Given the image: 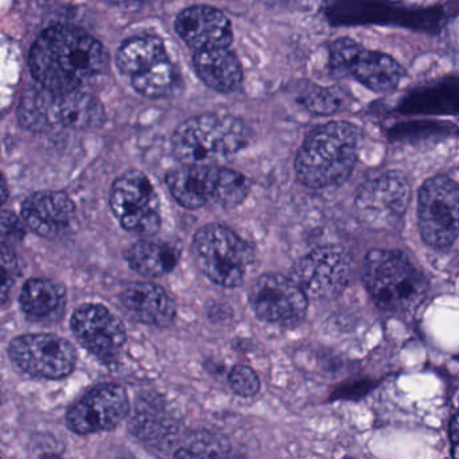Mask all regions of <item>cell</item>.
<instances>
[{
    "instance_id": "cell-22",
    "label": "cell",
    "mask_w": 459,
    "mask_h": 459,
    "mask_svg": "<svg viewBox=\"0 0 459 459\" xmlns=\"http://www.w3.org/2000/svg\"><path fill=\"white\" fill-rule=\"evenodd\" d=\"M65 291L49 279H30L21 292V306L30 318L45 319L63 307Z\"/></svg>"
},
{
    "instance_id": "cell-31",
    "label": "cell",
    "mask_w": 459,
    "mask_h": 459,
    "mask_svg": "<svg viewBox=\"0 0 459 459\" xmlns=\"http://www.w3.org/2000/svg\"><path fill=\"white\" fill-rule=\"evenodd\" d=\"M450 437L451 442L454 445V450H455L456 440H458V418H456V415L453 416L450 421Z\"/></svg>"
},
{
    "instance_id": "cell-30",
    "label": "cell",
    "mask_w": 459,
    "mask_h": 459,
    "mask_svg": "<svg viewBox=\"0 0 459 459\" xmlns=\"http://www.w3.org/2000/svg\"><path fill=\"white\" fill-rule=\"evenodd\" d=\"M230 383L233 391L240 396H254L260 389V380L256 372L246 365L233 368L230 375Z\"/></svg>"
},
{
    "instance_id": "cell-32",
    "label": "cell",
    "mask_w": 459,
    "mask_h": 459,
    "mask_svg": "<svg viewBox=\"0 0 459 459\" xmlns=\"http://www.w3.org/2000/svg\"><path fill=\"white\" fill-rule=\"evenodd\" d=\"M7 197H9V187L4 177L0 176V206L6 203Z\"/></svg>"
},
{
    "instance_id": "cell-14",
    "label": "cell",
    "mask_w": 459,
    "mask_h": 459,
    "mask_svg": "<svg viewBox=\"0 0 459 459\" xmlns=\"http://www.w3.org/2000/svg\"><path fill=\"white\" fill-rule=\"evenodd\" d=\"M255 314L270 324L292 326L302 321L307 310V297L300 287L283 275L260 276L249 290Z\"/></svg>"
},
{
    "instance_id": "cell-1",
    "label": "cell",
    "mask_w": 459,
    "mask_h": 459,
    "mask_svg": "<svg viewBox=\"0 0 459 459\" xmlns=\"http://www.w3.org/2000/svg\"><path fill=\"white\" fill-rule=\"evenodd\" d=\"M30 66L39 87L52 92H71L82 90L106 72L108 53L85 31L55 26L37 39Z\"/></svg>"
},
{
    "instance_id": "cell-18",
    "label": "cell",
    "mask_w": 459,
    "mask_h": 459,
    "mask_svg": "<svg viewBox=\"0 0 459 459\" xmlns=\"http://www.w3.org/2000/svg\"><path fill=\"white\" fill-rule=\"evenodd\" d=\"M128 316L142 324L166 327L173 322L176 306L162 287L152 283L130 284L120 295Z\"/></svg>"
},
{
    "instance_id": "cell-26",
    "label": "cell",
    "mask_w": 459,
    "mask_h": 459,
    "mask_svg": "<svg viewBox=\"0 0 459 459\" xmlns=\"http://www.w3.org/2000/svg\"><path fill=\"white\" fill-rule=\"evenodd\" d=\"M249 192V181L238 171L219 168L213 201L222 208H235L240 205Z\"/></svg>"
},
{
    "instance_id": "cell-7",
    "label": "cell",
    "mask_w": 459,
    "mask_h": 459,
    "mask_svg": "<svg viewBox=\"0 0 459 459\" xmlns=\"http://www.w3.org/2000/svg\"><path fill=\"white\" fill-rule=\"evenodd\" d=\"M458 185L446 176L424 182L419 192V230L427 246L446 249L458 236Z\"/></svg>"
},
{
    "instance_id": "cell-27",
    "label": "cell",
    "mask_w": 459,
    "mask_h": 459,
    "mask_svg": "<svg viewBox=\"0 0 459 459\" xmlns=\"http://www.w3.org/2000/svg\"><path fill=\"white\" fill-rule=\"evenodd\" d=\"M228 455H230V447L227 440L206 431L193 435L187 445L174 454L177 458H221Z\"/></svg>"
},
{
    "instance_id": "cell-15",
    "label": "cell",
    "mask_w": 459,
    "mask_h": 459,
    "mask_svg": "<svg viewBox=\"0 0 459 459\" xmlns=\"http://www.w3.org/2000/svg\"><path fill=\"white\" fill-rule=\"evenodd\" d=\"M72 329L80 343L104 361L117 357L127 338L123 322L96 303H88L74 311Z\"/></svg>"
},
{
    "instance_id": "cell-29",
    "label": "cell",
    "mask_w": 459,
    "mask_h": 459,
    "mask_svg": "<svg viewBox=\"0 0 459 459\" xmlns=\"http://www.w3.org/2000/svg\"><path fill=\"white\" fill-rule=\"evenodd\" d=\"M26 230L22 220L10 211L0 212V246L12 247L25 238Z\"/></svg>"
},
{
    "instance_id": "cell-5",
    "label": "cell",
    "mask_w": 459,
    "mask_h": 459,
    "mask_svg": "<svg viewBox=\"0 0 459 459\" xmlns=\"http://www.w3.org/2000/svg\"><path fill=\"white\" fill-rule=\"evenodd\" d=\"M20 115L23 125L36 131L60 126L92 130L106 122V112L100 101L82 90L52 92L42 88L33 91L23 98Z\"/></svg>"
},
{
    "instance_id": "cell-6",
    "label": "cell",
    "mask_w": 459,
    "mask_h": 459,
    "mask_svg": "<svg viewBox=\"0 0 459 459\" xmlns=\"http://www.w3.org/2000/svg\"><path fill=\"white\" fill-rule=\"evenodd\" d=\"M200 270L222 287H238L254 263V249L230 228L220 224L201 228L193 241Z\"/></svg>"
},
{
    "instance_id": "cell-20",
    "label": "cell",
    "mask_w": 459,
    "mask_h": 459,
    "mask_svg": "<svg viewBox=\"0 0 459 459\" xmlns=\"http://www.w3.org/2000/svg\"><path fill=\"white\" fill-rule=\"evenodd\" d=\"M195 68L208 87L220 92L235 91L243 82V71L230 48L195 50Z\"/></svg>"
},
{
    "instance_id": "cell-24",
    "label": "cell",
    "mask_w": 459,
    "mask_h": 459,
    "mask_svg": "<svg viewBox=\"0 0 459 459\" xmlns=\"http://www.w3.org/2000/svg\"><path fill=\"white\" fill-rule=\"evenodd\" d=\"M133 427L136 435L152 445H170L178 434V423L155 405L139 407Z\"/></svg>"
},
{
    "instance_id": "cell-25",
    "label": "cell",
    "mask_w": 459,
    "mask_h": 459,
    "mask_svg": "<svg viewBox=\"0 0 459 459\" xmlns=\"http://www.w3.org/2000/svg\"><path fill=\"white\" fill-rule=\"evenodd\" d=\"M176 82V69L168 58L157 61L133 76L134 88L144 98L160 99L169 95Z\"/></svg>"
},
{
    "instance_id": "cell-19",
    "label": "cell",
    "mask_w": 459,
    "mask_h": 459,
    "mask_svg": "<svg viewBox=\"0 0 459 459\" xmlns=\"http://www.w3.org/2000/svg\"><path fill=\"white\" fill-rule=\"evenodd\" d=\"M219 166L184 165L168 176V186L179 205L198 209L213 201Z\"/></svg>"
},
{
    "instance_id": "cell-23",
    "label": "cell",
    "mask_w": 459,
    "mask_h": 459,
    "mask_svg": "<svg viewBox=\"0 0 459 459\" xmlns=\"http://www.w3.org/2000/svg\"><path fill=\"white\" fill-rule=\"evenodd\" d=\"M165 57V47L158 37L142 36L128 39L120 47L117 64L123 74L135 76Z\"/></svg>"
},
{
    "instance_id": "cell-9",
    "label": "cell",
    "mask_w": 459,
    "mask_h": 459,
    "mask_svg": "<svg viewBox=\"0 0 459 459\" xmlns=\"http://www.w3.org/2000/svg\"><path fill=\"white\" fill-rule=\"evenodd\" d=\"M330 69L340 76H351L378 93L394 91L402 80L399 64L383 53L370 52L349 39L330 45Z\"/></svg>"
},
{
    "instance_id": "cell-10",
    "label": "cell",
    "mask_w": 459,
    "mask_h": 459,
    "mask_svg": "<svg viewBox=\"0 0 459 459\" xmlns=\"http://www.w3.org/2000/svg\"><path fill=\"white\" fill-rule=\"evenodd\" d=\"M411 186L407 177L388 171L362 185L356 198V211L364 224L375 230H394L407 212Z\"/></svg>"
},
{
    "instance_id": "cell-17",
    "label": "cell",
    "mask_w": 459,
    "mask_h": 459,
    "mask_svg": "<svg viewBox=\"0 0 459 459\" xmlns=\"http://www.w3.org/2000/svg\"><path fill=\"white\" fill-rule=\"evenodd\" d=\"M74 201L64 192H39L22 205L25 224L45 238L65 235L74 217Z\"/></svg>"
},
{
    "instance_id": "cell-12",
    "label": "cell",
    "mask_w": 459,
    "mask_h": 459,
    "mask_svg": "<svg viewBox=\"0 0 459 459\" xmlns=\"http://www.w3.org/2000/svg\"><path fill=\"white\" fill-rule=\"evenodd\" d=\"M10 357L23 372L42 378H63L76 367L74 346L56 334H25L12 341Z\"/></svg>"
},
{
    "instance_id": "cell-8",
    "label": "cell",
    "mask_w": 459,
    "mask_h": 459,
    "mask_svg": "<svg viewBox=\"0 0 459 459\" xmlns=\"http://www.w3.org/2000/svg\"><path fill=\"white\" fill-rule=\"evenodd\" d=\"M109 205L128 232L152 236L160 230V200L152 182L141 171H128L114 182Z\"/></svg>"
},
{
    "instance_id": "cell-16",
    "label": "cell",
    "mask_w": 459,
    "mask_h": 459,
    "mask_svg": "<svg viewBox=\"0 0 459 459\" xmlns=\"http://www.w3.org/2000/svg\"><path fill=\"white\" fill-rule=\"evenodd\" d=\"M177 33L187 47L195 50L230 48L232 26L224 13L209 6L184 10L177 17Z\"/></svg>"
},
{
    "instance_id": "cell-4",
    "label": "cell",
    "mask_w": 459,
    "mask_h": 459,
    "mask_svg": "<svg viewBox=\"0 0 459 459\" xmlns=\"http://www.w3.org/2000/svg\"><path fill=\"white\" fill-rule=\"evenodd\" d=\"M247 143V128L230 115L206 114L182 123L173 135V150L184 165H216Z\"/></svg>"
},
{
    "instance_id": "cell-3",
    "label": "cell",
    "mask_w": 459,
    "mask_h": 459,
    "mask_svg": "<svg viewBox=\"0 0 459 459\" xmlns=\"http://www.w3.org/2000/svg\"><path fill=\"white\" fill-rule=\"evenodd\" d=\"M364 283L376 306L391 313H405L418 307L427 291L420 270L407 255L394 249L369 252Z\"/></svg>"
},
{
    "instance_id": "cell-13",
    "label": "cell",
    "mask_w": 459,
    "mask_h": 459,
    "mask_svg": "<svg viewBox=\"0 0 459 459\" xmlns=\"http://www.w3.org/2000/svg\"><path fill=\"white\" fill-rule=\"evenodd\" d=\"M130 411L127 391L119 384H101L77 400L66 413V423L80 435L114 429Z\"/></svg>"
},
{
    "instance_id": "cell-11",
    "label": "cell",
    "mask_w": 459,
    "mask_h": 459,
    "mask_svg": "<svg viewBox=\"0 0 459 459\" xmlns=\"http://www.w3.org/2000/svg\"><path fill=\"white\" fill-rule=\"evenodd\" d=\"M351 259L343 247L327 246L295 263L291 279L306 297L332 299L340 295L351 281Z\"/></svg>"
},
{
    "instance_id": "cell-21",
    "label": "cell",
    "mask_w": 459,
    "mask_h": 459,
    "mask_svg": "<svg viewBox=\"0 0 459 459\" xmlns=\"http://www.w3.org/2000/svg\"><path fill=\"white\" fill-rule=\"evenodd\" d=\"M181 256V244L165 240H141L127 252V262L135 273L158 278L173 271Z\"/></svg>"
},
{
    "instance_id": "cell-28",
    "label": "cell",
    "mask_w": 459,
    "mask_h": 459,
    "mask_svg": "<svg viewBox=\"0 0 459 459\" xmlns=\"http://www.w3.org/2000/svg\"><path fill=\"white\" fill-rule=\"evenodd\" d=\"M17 259L9 247L0 246V305L7 302L17 278Z\"/></svg>"
},
{
    "instance_id": "cell-2",
    "label": "cell",
    "mask_w": 459,
    "mask_h": 459,
    "mask_svg": "<svg viewBox=\"0 0 459 459\" xmlns=\"http://www.w3.org/2000/svg\"><path fill=\"white\" fill-rule=\"evenodd\" d=\"M359 141V128L351 123L333 122L316 128L295 160L300 184L322 189L345 181L356 165Z\"/></svg>"
}]
</instances>
